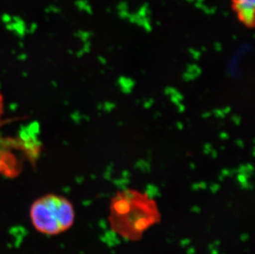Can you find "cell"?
<instances>
[{"label":"cell","instance_id":"cell-11","mask_svg":"<svg viewBox=\"0 0 255 254\" xmlns=\"http://www.w3.org/2000/svg\"><path fill=\"white\" fill-rule=\"evenodd\" d=\"M215 46H217V50H218V51H221V50H222V46H221L219 43H216Z\"/></svg>","mask_w":255,"mask_h":254},{"label":"cell","instance_id":"cell-6","mask_svg":"<svg viewBox=\"0 0 255 254\" xmlns=\"http://www.w3.org/2000/svg\"><path fill=\"white\" fill-rule=\"evenodd\" d=\"M114 107H115V105L113 104V103H105V105H104V108L105 109V110L109 112V111H111L113 108H114Z\"/></svg>","mask_w":255,"mask_h":254},{"label":"cell","instance_id":"cell-4","mask_svg":"<svg viewBox=\"0 0 255 254\" xmlns=\"http://www.w3.org/2000/svg\"><path fill=\"white\" fill-rule=\"evenodd\" d=\"M255 0H235V7L241 19L246 25L251 26L254 22Z\"/></svg>","mask_w":255,"mask_h":254},{"label":"cell","instance_id":"cell-10","mask_svg":"<svg viewBox=\"0 0 255 254\" xmlns=\"http://www.w3.org/2000/svg\"><path fill=\"white\" fill-rule=\"evenodd\" d=\"M221 137L222 138H223V139H227L228 138V134H227V133H222V134H221Z\"/></svg>","mask_w":255,"mask_h":254},{"label":"cell","instance_id":"cell-14","mask_svg":"<svg viewBox=\"0 0 255 254\" xmlns=\"http://www.w3.org/2000/svg\"><path fill=\"white\" fill-rule=\"evenodd\" d=\"M178 128H179V129H182V128H183V126L182 125V124H181V123H178Z\"/></svg>","mask_w":255,"mask_h":254},{"label":"cell","instance_id":"cell-12","mask_svg":"<svg viewBox=\"0 0 255 254\" xmlns=\"http://www.w3.org/2000/svg\"><path fill=\"white\" fill-rule=\"evenodd\" d=\"M236 143L239 144V146L243 147V142H241V140H238V141L236 142Z\"/></svg>","mask_w":255,"mask_h":254},{"label":"cell","instance_id":"cell-1","mask_svg":"<svg viewBox=\"0 0 255 254\" xmlns=\"http://www.w3.org/2000/svg\"><path fill=\"white\" fill-rule=\"evenodd\" d=\"M109 221L113 232L135 242L161 221V213L155 200L148 193L125 189L112 197Z\"/></svg>","mask_w":255,"mask_h":254},{"label":"cell","instance_id":"cell-3","mask_svg":"<svg viewBox=\"0 0 255 254\" xmlns=\"http://www.w3.org/2000/svg\"><path fill=\"white\" fill-rule=\"evenodd\" d=\"M19 167L7 141L0 138V175L15 177L19 173Z\"/></svg>","mask_w":255,"mask_h":254},{"label":"cell","instance_id":"cell-2","mask_svg":"<svg viewBox=\"0 0 255 254\" xmlns=\"http://www.w3.org/2000/svg\"><path fill=\"white\" fill-rule=\"evenodd\" d=\"M30 218L38 232L46 235H60L74 225L75 208L65 197L45 195L31 204Z\"/></svg>","mask_w":255,"mask_h":254},{"label":"cell","instance_id":"cell-8","mask_svg":"<svg viewBox=\"0 0 255 254\" xmlns=\"http://www.w3.org/2000/svg\"><path fill=\"white\" fill-rule=\"evenodd\" d=\"M191 53H192V55H193V57L195 58V59H198L200 56V53L198 52V51H194L193 52V50H191Z\"/></svg>","mask_w":255,"mask_h":254},{"label":"cell","instance_id":"cell-13","mask_svg":"<svg viewBox=\"0 0 255 254\" xmlns=\"http://www.w3.org/2000/svg\"><path fill=\"white\" fill-rule=\"evenodd\" d=\"M152 104V101H150V103H149V106H151ZM145 107L146 108H149V103H145Z\"/></svg>","mask_w":255,"mask_h":254},{"label":"cell","instance_id":"cell-9","mask_svg":"<svg viewBox=\"0 0 255 254\" xmlns=\"http://www.w3.org/2000/svg\"><path fill=\"white\" fill-rule=\"evenodd\" d=\"M217 115L218 116V117H220V118H222V117H224V113H223V111L222 110H217Z\"/></svg>","mask_w":255,"mask_h":254},{"label":"cell","instance_id":"cell-7","mask_svg":"<svg viewBox=\"0 0 255 254\" xmlns=\"http://www.w3.org/2000/svg\"><path fill=\"white\" fill-rule=\"evenodd\" d=\"M233 122L234 123H236V125H239L240 124V123H241V118H239V117H237V116H235V117H233Z\"/></svg>","mask_w":255,"mask_h":254},{"label":"cell","instance_id":"cell-5","mask_svg":"<svg viewBox=\"0 0 255 254\" xmlns=\"http://www.w3.org/2000/svg\"><path fill=\"white\" fill-rule=\"evenodd\" d=\"M119 84H120L121 87L123 88V92H125L127 94L130 93V89L134 85L132 80L127 79V78H121L120 80H119Z\"/></svg>","mask_w":255,"mask_h":254}]
</instances>
